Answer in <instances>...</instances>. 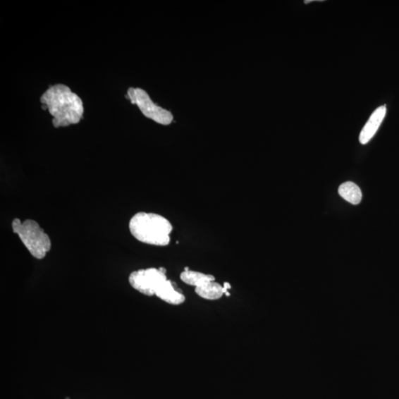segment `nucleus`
Segmentation results:
<instances>
[{"mask_svg": "<svg viewBox=\"0 0 399 399\" xmlns=\"http://www.w3.org/2000/svg\"><path fill=\"white\" fill-rule=\"evenodd\" d=\"M43 109H49L56 128L76 125L84 114L82 100L63 84L50 87L40 98Z\"/></svg>", "mask_w": 399, "mask_h": 399, "instance_id": "1", "label": "nucleus"}, {"mask_svg": "<svg viewBox=\"0 0 399 399\" xmlns=\"http://www.w3.org/2000/svg\"><path fill=\"white\" fill-rule=\"evenodd\" d=\"M129 228L132 235L142 243L159 247L171 243L173 226L160 214L137 213L130 220Z\"/></svg>", "mask_w": 399, "mask_h": 399, "instance_id": "2", "label": "nucleus"}, {"mask_svg": "<svg viewBox=\"0 0 399 399\" xmlns=\"http://www.w3.org/2000/svg\"><path fill=\"white\" fill-rule=\"evenodd\" d=\"M12 229L20 238L28 252L37 259H43L51 250V241L36 221L14 219Z\"/></svg>", "mask_w": 399, "mask_h": 399, "instance_id": "3", "label": "nucleus"}, {"mask_svg": "<svg viewBox=\"0 0 399 399\" xmlns=\"http://www.w3.org/2000/svg\"><path fill=\"white\" fill-rule=\"evenodd\" d=\"M128 95L131 102L139 106L142 113L147 118L162 125L171 124L173 121V114L153 102L143 89L130 87L128 90Z\"/></svg>", "mask_w": 399, "mask_h": 399, "instance_id": "4", "label": "nucleus"}, {"mask_svg": "<svg viewBox=\"0 0 399 399\" xmlns=\"http://www.w3.org/2000/svg\"><path fill=\"white\" fill-rule=\"evenodd\" d=\"M167 280L164 268H149L133 271L129 277L131 286L146 296L156 295L157 290Z\"/></svg>", "mask_w": 399, "mask_h": 399, "instance_id": "5", "label": "nucleus"}, {"mask_svg": "<svg viewBox=\"0 0 399 399\" xmlns=\"http://www.w3.org/2000/svg\"><path fill=\"white\" fill-rule=\"evenodd\" d=\"M386 113V106L382 105L372 113L360 133V142L362 145H366L373 139L381 125L382 121L385 118Z\"/></svg>", "mask_w": 399, "mask_h": 399, "instance_id": "6", "label": "nucleus"}, {"mask_svg": "<svg viewBox=\"0 0 399 399\" xmlns=\"http://www.w3.org/2000/svg\"><path fill=\"white\" fill-rule=\"evenodd\" d=\"M156 296L164 302L179 305L185 302V296L171 281L166 280L157 290Z\"/></svg>", "mask_w": 399, "mask_h": 399, "instance_id": "7", "label": "nucleus"}, {"mask_svg": "<svg viewBox=\"0 0 399 399\" xmlns=\"http://www.w3.org/2000/svg\"><path fill=\"white\" fill-rule=\"evenodd\" d=\"M227 290L220 283L211 281L204 285L195 288V293L207 300H218L221 299Z\"/></svg>", "mask_w": 399, "mask_h": 399, "instance_id": "8", "label": "nucleus"}, {"mask_svg": "<svg viewBox=\"0 0 399 399\" xmlns=\"http://www.w3.org/2000/svg\"><path fill=\"white\" fill-rule=\"evenodd\" d=\"M180 280L184 283L197 288L209 282L214 281L216 278L211 274L186 269L181 273Z\"/></svg>", "mask_w": 399, "mask_h": 399, "instance_id": "9", "label": "nucleus"}, {"mask_svg": "<svg viewBox=\"0 0 399 399\" xmlns=\"http://www.w3.org/2000/svg\"><path fill=\"white\" fill-rule=\"evenodd\" d=\"M339 194L352 205H358L362 202V191L355 183L348 181L343 183L339 188Z\"/></svg>", "mask_w": 399, "mask_h": 399, "instance_id": "10", "label": "nucleus"}]
</instances>
